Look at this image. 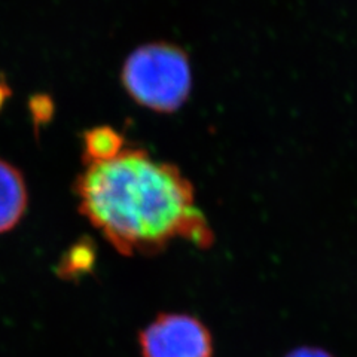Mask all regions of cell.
Listing matches in <instances>:
<instances>
[{
  "label": "cell",
  "instance_id": "cell-1",
  "mask_svg": "<svg viewBox=\"0 0 357 357\" xmlns=\"http://www.w3.org/2000/svg\"><path fill=\"white\" fill-rule=\"evenodd\" d=\"M81 215L126 256H153L176 240L208 249L215 234L189 178L142 148L86 165L75 182Z\"/></svg>",
  "mask_w": 357,
  "mask_h": 357
},
{
  "label": "cell",
  "instance_id": "cell-2",
  "mask_svg": "<svg viewBox=\"0 0 357 357\" xmlns=\"http://www.w3.org/2000/svg\"><path fill=\"white\" fill-rule=\"evenodd\" d=\"M121 84L139 106L156 114H174L192 91V66L188 52L167 40L143 43L121 67Z\"/></svg>",
  "mask_w": 357,
  "mask_h": 357
},
{
  "label": "cell",
  "instance_id": "cell-3",
  "mask_svg": "<svg viewBox=\"0 0 357 357\" xmlns=\"http://www.w3.org/2000/svg\"><path fill=\"white\" fill-rule=\"evenodd\" d=\"M142 357H213V337L199 319L162 312L139 333Z\"/></svg>",
  "mask_w": 357,
  "mask_h": 357
},
{
  "label": "cell",
  "instance_id": "cell-4",
  "mask_svg": "<svg viewBox=\"0 0 357 357\" xmlns=\"http://www.w3.org/2000/svg\"><path fill=\"white\" fill-rule=\"evenodd\" d=\"M29 192L21 172L0 158V234L14 229L24 216Z\"/></svg>",
  "mask_w": 357,
  "mask_h": 357
},
{
  "label": "cell",
  "instance_id": "cell-5",
  "mask_svg": "<svg viewBox=\"0 0 357 357\" xmlns=\"http://www.w3.org/2000/svg\"><path fill=\"white\" fill-rule=\"evenodd\" d=\"M126 149V139L110 126H98L84 132L82 160L85 165L114 160Z\"/></svg>",
  "mask_w": 357,
  "mask_h": 357
},
{
  "label": "cell",
  "instance_id": "cell-6",
  "mask_svg": "<svg viewBox=\"0 0 357 357\" xmlns=\"http://www.w3.org/2000/svg\"><path fill=\"white\" fill-rule=\"evenodd\" d=\"M94 252L91 248H88L85 243L76 244L75 248L67 253L66 258L61 262L60 274L61 275H75L85 273L89 266L93 265Z\"/></svg>",
  "mask_w": 357,
  "mask_h": 357
},
{
  "label": "cell",
  "instance_id": "cell-7",
  "mask_svg": "<svg viewBox=\"0 0 357 357\" xmlns=\"http://www.w3.org/2000/svg\"><path fill=\"white\" fill-rule=\"evenodd\" d=\"M30 114L33 121H35L36 127L42 126V124H47V122L52 118L54 115V102L52 98L47 94H36L30 98Z\"/></svg>",
  "mask_w": 357,
  "mask_h": 357
},
{
  "label": "cell",
  "instance_id": "cell-8",
  "mask_svg": "<svg viewBox=\"0 0 357 357\" xmlns=\"http://www.w3.org/2000/svg\"><path fill=\"white\" fill-rule=\"evenodd\" d=\"M284 357H333L329 351L320 347H311V345H304V347L294 349L287 353Z\"/></svg>",
  "mask_w": 357,
  "mask_h": 357
},
{
  "label": "cell",
  "instance_id": "cell-9",
  "mask_svg": "<svg viewBox=\"0 0 357 357\" xmlns=\"http://www.w3.org/2000/svg\"><path fill=\"white\" fill-rule=\"evenodd\" d=\"M13 96V91H10V88L8 86L6 82L0 81V112H2L5 103L8 102V98Z\"/></svg>",
  "mask_w": 357,
  "mask_h": 357
}]
</instances>
